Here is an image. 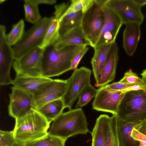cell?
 Segmentation results:
<instances>
[{
  "label": "cell",
  "mask_w": 146,
  "mask_h": 146,
  "mask_svg": "<svg viewBox=\"0 0 146 146\" xmlns=\"http://www.w3.org/2000/svg\"><path fill=\"white\" fill-rule=\"evenodd\" d=\"M84 13L80 11L67 14L63 13L59 19V37L81 26Z\"/></svg>",
  "instance_id": "603a6c76"
},
{
  "label": "cell",
  "mask_w": 146,
  "mask_h": 146,
  "mask_svg": "<svg viewBox=\"0 0 146 146\" xmlns=\"http://www.w3.org/2000/svg\"><path fill=\"white\" fill-rule=\"evenodd\" d=\"M11 146H25L24 145L19 144L16 143L15 142Z\"/></svg>",
  "instance_id": "ab89813d"
},
{
  "label": "cell",
  "mask_w": 146,
  "mask_h": 146,
  "mask_svg": "<svg viewBox=\"0 0 146 146\" xmlns=\"http://www.w3.org/2000/svg\"><path fill=\"white\" fill-rule=\"evenodd\" d=\"M52 19V17H44L24 32L20 40L12 47L14 60L41 45Z\"/></svg>",
  "instance_id": "5b68a950"
},
{
  "label": "cell",
  "mask_w": 146,
  "mask_h": 146,
  "mask_svg": "<svg viewBox=\"0 0 146 146\" xmlns=\"http://www.w3.org/2000/svg\"><path fill=\"white\" fill-rule=\"evenodd\" d=\"M44 49L38 47L18 59L13 64L17 76H42L41 71L42 60Z\"/></svg>",
  "instance_id": "9c48e42d"
},
{
  "label": "cell",
  "mask_w": 146,
  "mask_h": 146,
  "mask_svg": "<svg viewBox=\"0 0 146 146\" xmlns=\"http://www.w3.org/2000/svg\"><path fill=\"white\" fill-rule=\"evenodd\" d=\"M104 5L115 11L123 24L134 22L141 25L144 20V16L141 7L133 0H106Z\"/></svg>",
  "instance_id": "30bf717a"
},
{
  "label": "cell",
  "mask_w": 146,
  "mask_h": 146,
  "mask_svg": "<svg viewBox=\"0 0 146 146\" xmlns=\"http://www.w3.org/2000/svg\"><path fill=\"white\" fill-rule=\"evenodd\" d=\"M11 88L8 106L10 116L16 120L26 115L32 109H36L33 94L13 86Z\"/></svg>",
  "instance_id": "ba28073f"
},
{
  "label": "cell",
  "mask_w": 146,
  "mask_h": 146,
  "mask_svg": "<svg viewBox=\"0 0 146 146\" xmlns=\"http://www.w3.org/2000/svg\"></svg>",
  "instance_id": "b9f144b4"
},
{
  "label": "cell",
  "mask_w": 146,
  "mask_h": 146,
  "mask_svg": "<svg viewBox=\"0 0 146 146\" xmlns=\"http://www.w3.org/2000/svg\"><path fill=\"white\" fill-rule=\"evenodd\" d=\"M103 10L104 17V23L95 46L115 42L119 30L123 24L120 17L113 10L104 5L103 7Z\"/></svg>",
  "instance_id": "4fadbf2b"
},
{
  "label": "cell",
  "mask_w": 146,
  "mask_h": 146,
  "mask_svg": "<svg viewBox=\"0 0 146 146\" xmlns=\"http://www.w3.org/2000/svg\"><path fill=\"white\" fill-rule=\"evenodd\" d=\"M91 73L89 69L82 67L74 70L70 77L67 80L66 89L62 98L65 108L71 109L82 90L90 84Z\"/></svg>",
  "instance_id": "52a82bcc"
},
{
  "label": "cell",
  "mask_w": 146,
  "mask_h": 146,
  "mask_svg": "<svg viewBox=\"0 0 146 146\" xmlns=\"http://www.w3.org/2000/svg\"><path fill=\"white\" fill-rule=\"evenodd\" d=\"M89 132L86 116L80 108L62 113L53 121L48 133L67 140L73 136L86 135Z\"/></svg>",
  "instance_id": "3957f363"
},
{
  "label": "cell",
  "mask_w": 146,
  "mask_h": 146,
  "mask_svg": "<svg viewBox=\"0 0 146 146\" xmlns=\"http://www.w3.org/2000/svg\"><path fill=\"white\" fill-rule=\"evenodd\" d=\"M24 22L23 19L12 26L10 31L6 34L7 42L11 46H14L21 39L24 33Z\"/></svg>",
  "instance_id": "4316f807"
},
{
  "label": "cell",
  "mask_w": 146,
  "mask_h": 146,
  "mask_svg": "<svg viewBox=\"0 0 146 146\" xmlns=\"http://www.w3.org/2000/svg\"><path fill=\"white\" fill-rule=\"evenodd\" d=\"M112 44H104L93 48L94 54L91 61V64L96 82L98 80L106 63Z\"/></svg>",
  "instance_id": "7402d4cb"
},
{
  "label": "cell",
  "mask_w": 146,
  "mask_h": 146,
  "mask_svg": "<svg viewBox=\"0 0 146 146\" xmlns=\"http://www.w3.org/2000/svg\"><path fill=\"white\" fill-rule=\"evenodd\" d=\"M65 3L55 6L54 16L48 29L44 40L39 47L44 49L54 44L59 37V19L68 7Z\"/></svg>",
  "instance_id": "2e32d148"
},
{
  "label": "cell",
  "mask_w": 146,
  "mask_h": 146,
  "mask_svg": "<svg viewBox=\"0 0 146 146\" xmlns=\"http://www.w3.org/2000/svg\"><path fill=\"white\" fill-rule=\"evenodd\" d=\"M5 0H2L0 1V3H1L4 2V1H5Z\"/></svg>",
  "instance_id": "60d3db41"
},
{
  "label": "cell",
  "mask_w": 146,
  "mask_h": 146,
  "mask_svg": "<svg viewBox=\"0 0 146 146\" xmlns=\"http://www.w3.org/2000/svg\"><path fill=\"white\" fill-rule=\"evenodd\" d=\"M117 115L124 120L139 124L146 119V93L143 90L126 92Z\"/></svg>",
  "instance_id": "277c9868"
},
{
  "label": "cell",
  "mask_w": 146,
  "mask_h": 146,
  "mask_svg": "<svg viewBox=\"0 0 146 146\" xmlns=\"http://www.w3.org/2000/svg\"><path fill=\"white\" fill-rule=\"evenodd\" d=\"M140 25L134 22L125 24L123 33V46L128 56H133L136 50L141 36Z\"/></svg>",
  "instance_id": "ac0fdd59"
},
{
  "label": "cell",
  "mask_w": 146,
  "mask_h": 146,
  "mask_svg": "<svg viewBox=\"0 0 146 146\" xmlns=\"http://www.w3.org/2000/svg\"><path fill=\"white\" fill-rule=\"evenodd\" d=\"M66 140L61 137L48 134L46 136L42 139L27 143L23 145L25 146H65Z\"/></svg>",
  "instance_id": "484cf974"
},
{
  "label": "cell",
  "mask_w": 146,
  "mask_h": 146,
  "mask_svg": "<svg viewBox=\"0 0 146 146\" xmlns=\"http://www.w3.org/2000/svg\"><path fill=\"white\" fill-rule=\"evenodd\" d=\"M140 132L146 135V119L134 128Z\"/></svg>",
  "instance_id": "d590c367"
},
{
  "label": "cell",
  "mask_w": 146,
  "mask_h": 146,
  "mask_svg": "<svg viewBox=\"0 0 146 146\" xmlns=\"http://www.w3.org/2000/svg\"><path fill=\"white\" fill-rule=\"evenodd\" d=\"M33 2L37 5L40 4H43L49 5H53L56 3L55 0H33Z\"/></svg>",
  "instance_id": "8d00e7d4"
},
{
  "label": "cell",
  "mask_w": 146,
  "mask_h": 146,
  "mask_svg": "<svg viewBox=\"0 0 146 146\" xmlns=\"http://www.w3.org/2000/svg\"><path fill=\"white\" fill-rule=\"evenodd\" d=\"M118 47L115 42L112 44L106 63L100 74L95 86H106L114 79L118 60Z\"/></svg>",
  "instance_id": "9a60e30c"
},
{
  "label": "cell",
  "mask_w": 146,
  "mask_h": 146,
  "mask_svg": "<svg viewBox=\"0 0 146 146\" xmlns=\"http://www.w3.org/2000/svg\"><path fill=\"white\" fill-rule=\"evenodd\" d=\"M117 118L116 115L111 117L109 135L105 146H119L117 129Z\"/></svg>",
  "instance_id": "f546056e"
},
{
  "label": "cell",
  "mask_w": 146,
  "mask_h": 146,
  "mask_svg": "<svg viewBox=\"0 0 146 146\" xmlns=\"http://www.w3.org/2000/svg\"><path fill=\"white\" fill-rule=\"evenodd\" d=\"M141 75L142 76V79L144 81V83L146 84V69L142 71Z\"/></svg>",
  "instance_id": "f35d334b"
},
{
  "label": "cell",
  "mask_w": 146,
  "mask_h": 146,
  "mask_svg": "<svg viewBox=\"0 0 146 146\" xmlns=\"http://www.w3.org/2000/svg\"><path fill=\"white\" fill-rule=\"evenodd\" d=\"M97 91V90L91 84L86 86L79 94L76 107L80 108L87 104L92 98H95Z\"/></svg>",
  "instance_id": "83f0119b"
},
{
  "label": "cell",
  "mask_w": 146,
  "mask_h": 146,
  "mask_svg": "<svg viewBox=\"0 0 146 146\" xmlns=\"http://www.w3.org/2000/svg\"><path fill=\"white\" fill-rule=\"evenodd\" d=\"M111 117L101 114L97 119L91 133L92 146H105L107 141L110 131Z\"/></svg>",
  "instance_id": "d6986e66"
},
{
  "label": "cell",
  "mask_w": 146,
  "mask_h": 146,
  "mask_svg": "<svg viewBox=\"0 0 146 146\" xmlns=\"http://www.w3.org/2000/svg\"><path fill=\"white\" fill-rule=\"evenodd\" d=\"M53 44L56 49L72 45L91 46L90 43L86 38L81 26L74 29L59 37Z\"/></svg>",
  "instance_id": "ffe728a7"
},
{
  "label": "cell",
  "mask_w": 146,
  "mask_h": 146,
  "mask_svg": "<svg viewBox=\"0 0 146 146\" xmlns=\"http://www.w3.org/2000/svg\"><path fill=\"white\" fill-rule=\"evenodd\" d=\"M93 1L94 0H71L70 5L64 14L80 11L84 13L91 7Z\"/></svg>",
  "instance_id": "f1b7e54d"
},
{
  "label": "cell",
  "mask_w": 146,
  "mask_h": 146,
  "mask_svg": "<svg viewBox=\"0 0 146 146\" xmlns=\"http://www.w3.org/2000/svg\"><path fill=\"white\" fill-rule=\"evenodd\" d=\"M132 84H129L120 82L119 81L108 84L105 86V88L109 90L114 91H121Z\"/></svg>",
  "instance_id": "836d02e7"
},
{
  "label": "cell",
  "mask_w": 146,
  "mask_h": 146,
  "mask_svg": "<svg viewBox=\"0 0 146 146\" xmlns=\"http://www.w3.org/2000/svg\"><path fill=\"white\" fill-rule=\"evenodd\" d=\"M125 93L109 90L105 86L101 87L97 90L92 104L93 109L117 115L119 106Z\"/></svg>",
  "instance_id": "8fae6325"
},
{
  "label": "cell",
  "mask_w": 146,
  "mask_h": 146,
  "mask_svg": "<svg viewBox=\"0 0 146 146\" xmlns=\"http://www.w3.org/2000/svg\"><path fill=\"white\" fill-rule=\"evenodd\" d=\"M15 142L13 131L0 130V146H11Z\"/></svg>",
  "instance_id": "1f68e13d"
},
{
  "label": "cell",
  "mask_w": 146,
  "mask_h": 146,
  "mask_svg": "<svg viewBox=\"0 0 146 146\" xmlns=\"http://www.w3.org/2000/svg\"><path fill=\"white\" fill-rule=\"evenodd\" d=\"M84 47L72 45L56 49L52 44L46 48L44 50L42 60V76L50 78L59 76L71 70L73 58Z\"/></svg>",
  "instance_id": "7a4b0ae2"
},
{
  "label": "cell",
  "mask_w": 146,
  "mask_h": 146,
  "mask_svg": "<svg viewBox=\"0 0 146 146\" xmlns=\"http://www.w3.org/2000/svg\"><path fill=\"white\" fill-rule=\"evenodd\" d=\"M67 84V80L52 79L41 88L33 95L36 109L48 102L62 98Z\"/></svg>",
  "instance_id": "5bb4252c"
},
{
  "label": "cell",
  "mask_w": 146,
  "mask_h": 146,
  "mask_svg": "<svg viewBox=\"0 0 146 146\" xmlns=\"http://www.w3.org/2000/svg\"><path fill=\"white\" fill-rule=\"evenodd\" d=\"M65 108L62 98L48 102L37 109L50 123L62 113Z\"/></svg>",
  "instance_id": "cb8c5ba5"
},
{
  "label": "cell",
  "mask_w": 146,
  "mask_h": 146,
  "mask_svg": "<svg viewBox=\"0 0 146 146\" xmlns=\"http://www.w3.org/2000/svg\"><path fill=\"white\" fill-rule=\"evenodd\" d=\"M133 0L137 5L141 7L146 4V0Z\"/></svg>",
  "instance_id": "74e56055"
},
{
  "label": "cell",
  "mask_w": 146,
  "mask_h": 146,
  "mask_svg": "<svg viewBox=\"0 0 146 146\" xmlns=\"http://www.w3.org/2000/svg\"><path fill=\"white\" fill-rule=\"evenodd\" d=\"M50 78L43 76H17L13 80V86L21 89L33 95L51 81Z\"/></svg>",
  "instance_id": "e0dca14e"
},
{
  "label": "cell",
  "mask_w": 146,
  "mask_h": 146,
  "mask_svg": "<svg viewBox=\"0 0 146 146\" xmlns=\"http://www.w3.org/2000/svg\"><path fill=\"white\" fill-rule=\"evenodd\" d=\"M15 121L13 131L17 143L24 145L42 139L48 134L50 123L36 109H32L27 115Z\"/></svg>",
  "instance_id": "6da1fadb"
},
{
  "label": "cell",
  "mask_w": 146,
  "mask_h": 146,
  "mask_svg": "<svg viewBox=\"0 0 146 146\" xmlns=\"http://www.w3.org/2000/svg\"><path fill=\"white\" fill-rule=\"evenodd\" d=\"M105 1L94 0L92 5L84 13L82 17L81 27L93 48L97 43L103 25L104 17L103 7Z\"/></svg>",
  "instance_id": "8992f818"
},
{
  "label": "cell",
  "mask_w": 146,
  "mask_h": 146,
  "mask_svg": "<svg viewBox=\"0 0 146 146\" xmlns=\"http://www.w3.org/2000/svg\"><path fill=\"white\" fill-rule=\"evenodd\" d=\"M24 8L26 20L34 24L41 19L39 12L38 5L33 0H24Z\"/></svg>",
  "instance_id": "d4e9b609"
},
{
  "label": "cell",
  "mask_w": 146,
  "mask_h": 146,
  "mask_svg": "<svg viewBox=\"0 0 146 146\" xmlns=\"http://www.w3.org/2000/svg\"><path fill=\"white\" fill-rule=\"evenodd\" d=\"M131 136L134 139L139 142L138 146H146V135L134 128L132 129Z\"/></svg>",
  "instance_id": "e575fe53"
},
{
  "label": "cell",
  "mask_w": 146,
  "mask_h": 146,
  "mask_svg": "<svg viewBox=\"0 0 146 146\" xmlns=\"http://www.w3.org/2000/svg\"><path fill=\"white\" fill-rule=\"evenodd\" d=\"M89 49L87 46H84L78 53L73 58L71 65L70 70L77 69V66L81 59Z\"/></svg>",
  "instance_id": "d6a6232c"
},
{
  "label": "cell",
  "mask_w": 146,
  "mask_h": 146,
  "mask_svg": "<svg viewBox=\"0 0 146 146\" xmlns=\"http://www.w3.org/2000/svg\"><path fill=\"white\" fill-rule=\"evenodd\" d=\"M138 124L123 120L118 117L117 136L119 146H138L139 142L131 136L133 128Z\"/></svg>",
  "instance_id": "44dd1931"
},
{
  "label": "cell",
  "mask_w": 146,
  "mask_h": 146,
  "mask_svg": "<svg viewBox=\"0 0 146 146\" xmlns=\"http://www.w3.org/2000/svg\"><path fill=\"white\" fill-rule=\"evenodd\" d=\"M6 27L0 25V84L1 85L12 84L11 68L14 60V53L11 46L6 38Z\"/></svg>",
  "instance_id": "7c38bea8"
},
{
  "label": "cell",
  "mask_w": 146,
  "mask_h": 146,
  "mask_svg": "<svg viewBox=\"0 0 146 146\" xmlns=\"http://www.w3.org/2000/svg\"><path fill=\"white\" fill-rule=\"evenodd\" d=\"M119 82L129 84L145 83L142 78L131 69L125 72L123 77Z\"/></svg>",
  "instance_id": "4dcf8cb0"
}]
</instances>
